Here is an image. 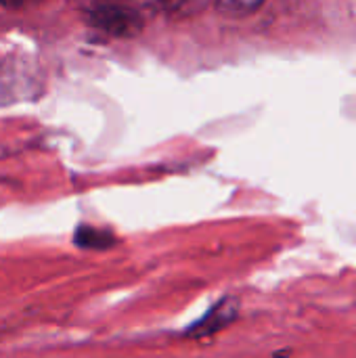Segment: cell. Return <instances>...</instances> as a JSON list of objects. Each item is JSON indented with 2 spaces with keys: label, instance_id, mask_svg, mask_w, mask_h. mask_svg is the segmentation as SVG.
I'll use <instances>...</instances> for the list:
<instances>
[{
  "label": "cell",
  "instance_id": "obj_3",
  "mask_svg": "<svg viewBox=\"0 0 356 358\" xmlns=\"http://www.w3.org/2000/svg\"><path fill=\"white\" fill-rule=\"evenodd\" d=\"M73 243L82 250H94V252H101V250H111L118 239L111 231L107 229H99V227H90V224H80L76 229V235H73Z\"/></svg>",
  "mask_w": 356,
  "mask_h": 358
},
{
  "label": "cell",
  "instance_id": "obj_4",
  "mask_svg": "<svg viewBox=\"0 0 356 358\" xmlns=\"http://www.w3.org/2000/svg\"><path fill=\"white\" fill-rule=\"evenodd\" d=\"M157 2L162 10L172 19H187L206 10L212 0H157Z\"/></svg>",
  "mask_w": 356,
  "mask_h": 358
},
{
  "label": "cell",
  "instance_id": "obj_5",
  "mask_svg": "<svg viewBox=\"0 0 356 358\" xmlns=\"http://www.w3.org/2000/svg\"><path fill=\"white\" fill-rule=\"evenodd\" d=\"M220 15L231 19H243L254 15L266 0H214Z\"/></svg>",
  "mask_w": 356,
  "mask_h": 358
},
{
  "label": "cell",
  "instance_id": "obj_1",
  "mask_svg": "<svg viewBox=\"0 0 356 358\" xmlns=\"http://www.w3.org/2000/svg\"><path fill=\"white\" fill-rule=\"evenodd\" d=\"M88 21L115 38H132L143 29L141 13L128 6H99L88 15Z\"/></svg>",
  "mask_w": 356,
  "mask_h": 358
},
{
  "label": "cell",
  "instance_id": "obj_6",
  "mask_svg": "<svg viewBox=\"0 0 356 358\" xmlns=\"http://www.w3.org/2000/svg\"><path fill=\"white\" fill-rule=\"evenodd\" d=\"M27 2H36V0H0V4L8 6V8H17V6H23Z\"/></svg>",
  "mask_w": 356,
  "mask_h": 358
},
{
  "label": "cell",
  "instance_id": "obj_2",
  "mask_svg": "<svg viewBox=\"0 0 356 358\" xmlns=\"http://www.w3.org/2000/svg\"><path fill=\"white\" fill-rule=\"evenodd\" d=\"M237 315H239V300L235 296H225L204 317H199L195 323H191L185 329V336L189 340L210 338V336L218 334L220 329H225L227 325H231L237 319Z\"/></svg>",
  "mask_w": 356,
  "mask_h": 358
}]
</instances>
